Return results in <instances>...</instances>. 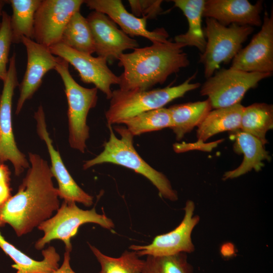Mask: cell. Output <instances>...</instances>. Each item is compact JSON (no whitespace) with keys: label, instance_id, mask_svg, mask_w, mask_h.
I'll use <instances>...</instances> for the list:
<instances>
[{"label":"cell","instance_id":"cell-1","mask_svg":"<svg viewBox=\"0 0 273 273\" xmlns=\"http://www.w3.org/2000/svg\"><path fill=\"white\" fill-rule=\"evenodd\" d=\"M28 157L30 167L18 192L0 207L2 226L10 225L18 237L31 232L60 206L48 162L36 154L29 152Z\"/></svg>","mask_w":273,"mask_h":273},{"label":"cell","instance_id":"cell-2","mask_svg":"<svg viewBox=\"0 0 273 273\" xmlns=\"http://www.w3.org/2000/svg\"><path fill=\"white\" fill-rule=\"evenodd\" d=\"M185 47L168 40L122 54L118 60L119 66L123 68L118 76L119 88L146 90L163 84L169 76L190 64L188 55L183 50Z\"/></svg>","mask_w":273,"mask_h":273},{"label":"cell","instance_id":"cell-3","mask_svg":"<svg viewBox=\"0 0 273 273\" xmlns=\"http://www.w3.org/2000/svg\"><path fill=\"white\" fill-rule=\"evenodd\" d=\"M110 136L104 144L103 151L92 159L85 161L83 169L104 163H111L130 169L148 179L157 189L160 196L171 201L178 199L177 192L173 189L170 181L160 172L148 164L138 153L133 146V135L127 128L114 127L119 134L117 138L111 125H108Z\"/></svg>","mask_w":273,"mask_h":273},{"label":"cell","instance_id":"cell-4","mask_svg":"<svg viewBox=\"0 0 273 273\" xmlns=\"http://www.w3.org/2000/svg\"><path fill=\"white\" fill-rule=\"evenodd\" d=\"M197 73L182 83L164 88L146 90H125L120 88L112 91L110 106L105 113L108 125L120 124L123 121L141 113L163 108L172 101L201 86L192 83Z\"/></svg>","mask_w":273,"mask_h":273},{"label":"cell","instance_id":"cell-5","mask_svg":"<svg viewBox=\"0 0 273 273\" xmlns=\"http://www.w3.org/2000/svg\"><path fill=\"white\" fill-rule=\"evenodd\" d=\"M55 70L60 76L65 87L68 103L70 146L84 153L86 141L89 138L87 117L89 110L97 105L98 89L96 87L86 88L79 84L70 73L69 63L60 57H57Z\"/></svg>","mask_w":273,"mask_h":273},{"label":"cell","instance_id":"cell-6","mask_svg":"<svg viewBox=\"0 0 273 273\" xmlns=\"http://www.w3.org/2000/svg\"><path fill=\"white\" fill-rule=\"evenodd\" d=\"M253 31L251 26H225L213 18H206L204 32L206 44L199 62L204 66L206 79L213 75L222 63L228 64L233 60Z\"/></svg>","mask_w":273,"mask_h":273},{"label":"cell","instance_id":"cell-7","mask_svg":"<svg viewBox=\"0 0 273 273\" xmlns=\"http://www.w3.org/2000/svg\"><path fill=\"white\" fill-rule=\"evenodd\" d=\"M86 223H96L108 230H112L115 226L111 219L105 213H97L95 207L83 210L75 202L64 201L56 214L37 227L44 235L36 241L35 248L41 250L51 241L58 239L64 243L66 250L71 252V238L76 234L80 226Z\"/></svg>","mask_w":273,"mask_h":273},{"label":"cell","instance_id":"cell-8","mask_svg":"<svg viewBox=\"0 0 273 273\" xmlns=\"http://www.w3.org/2000/svg\"><path fill=\"white\" fill-rule=\"evenodd\" d=\"M272 73L249 72L230 67L222 68L206 79L200 95L207 96L212 108L228 107L239 104L247 92Z\"/></svg>","mask_w":273,"mask_h":273},{"label":"cell","instance_id":"cell-9","mask_svg":"<svg viewBox=\"0 0 273 273\" xmlns=\"http://www.w3.org/2000/svg\"><path fill=\"white\" fill-rule=\"evenodd\" d=\"M3 84L0 96V161H10L16 175H19L29 167V163L18 148L12 129V99L15 88L19 85L15 52L10 58L7 76Z\"/></svg>","mask_w":273,"mask_h":273},{"label":"cell","instance_id":"cell-10","mask_svg":"<svg viewBox=\"0 0 273 273\" xmlns=\"http://www.w3.org/2000/svg\"><path fill=\"white\" fill-rule=\"evenodd\" d=\"M83 3V0H41L35 14L33 40L48 48L60 42L71 17Z\"/></svg>","mask_w":273,"mask_h":273},{"label":"cell","instance_id":"cell-11","mask_svg":"<svg viewBox=\"0 0 273 273\" xmlns=\"http://www.w3.org/2000/svg\"><path fill=\"white\" fill-rule=\"evenodd\" d=\"M195 204L188 200L184 207L185 214L180 224L171 231L156 236L147 245H131L129 249L134 251L139 256H161L180 253H191L195 250L191 235L200 217L194 215Z\"/></svg>","mask_w":273,"mask_h":273},{"label":"cell","instance_id":"cell-12","mask_svg":"<svg viewBox=\"0 0 273 273\" xmlns=\"http://www.w3.org/2000/svg\"><path fill=\"white\" fill-rule=\"evenodd\" d=\"M50 52L70 64L79 73L81 80L92 83L110 100L113 84H118L119 77L110 69L107 61L102 57L78 52L61 42L50 47Z\"/></svg>","mask_w":273,"mask_h":273},{"label":"cell","instance_id":"cell-13","mask_svg":"<svg viewBox=\"0 0 273 273\" xmlns=\"http://www.w3.org/2000/svg\"><path fill=\"white\" fill-rule=\"evenodd\" d=\"M260 31L242 49L231 67L249 72L272 73L273 71V13L265 12Z\"/></svg>","mask_w":273,"mask_h":273},{"label":"cell","instance_id":"cell-14","mask_svg":"<svg viewBox=\"0 0 273 273\" xmlns=\"http://www.w3.org/2000/svg\"><path fill=\"white\" fill-rule=\"evenodd\" d=\"M86 20L92 34L95 52L107 61L118 60L126 50L139 48L138 41L119 29L106 15L93 11Z\"/></svg>","mask_w":273,"mask_h":273},{"label":"cell","instance_id":"cell-15","mask_svg":"<svg viewBox=\"0 0 273 273\" xmlns=\"http://www.w3.org/2000/svg\"><path fill=\"white\" fill-rule=\"evenodd\" d=\"M21 42L25 47L27 61L24 77L19 85L20 95L15 111L16 114L20 112L25 103L39 88L45 74L55 69L57 60V57L50 52L49 48L32 39L23 36Z\"/></svg>","mask_w":273,"mask_h":273},{"label":"cell","instance_id":"cell-16","mask_svg":"<svg viewBox=\"0 0 273 273\" xmlns=\"http://www.w3.org/2000/svg\"><path fill=\"white\" fill-rule=\"evenodd\" d=\"M37 132L47 147L50 155L51 170L58 185L59 198L67 202H78L89 207L93 204V197L84 191L75 181L65 167L59 152L54 147L48 133L45 115L42 106L34 113Z\"/></svg>","mask_w":273,"mask_h":273},{"label":"cell","instance_id":"cell-17","mask_svg":"<svg viewBox=\"0 0 273 273\" xmlns=\"http://www.w3.org/2000/svg\"><path fill=\"white\" fill-rule=\"evenodd\" d=\"M87 7L108 16L117 24L124 33L131 36H140L146 38L152 43L165 42L169 34L164 28L152 31L146 28L147 19L138 18L127 11L120 0L84 1Z\"/></svg>","mask_w":273,"mask_h":273},{"label":"cell","instance_id":"cell-18","mask_svg":"<svg viewBox=\"0 0 273 273\" xmlns=\"http://www.w3.org/2000/svg\"><path fill=\"white\" fill-rule=\"evenodd\" d=\"M262 9V1L252 4L248 0H206L203 16L213 18L225 26L236 24L261 26Z\"/></svg>","mask_w":273,"mask_h":273},{"label":"cell","instance_id":"cell-19","mask_svg":"<svg viewBox=\"0 0 273 273\" xmlns=\"http://www.w3.org/2000/svg\"><path fill=\"white\" fill-rule=\"evenodd\" d=\"M233 132L235 140L234 150L238 154H243L244 158L238 167L224 173V180L239 177L252 169L258 171L264 166V160H270L264 145L258 139L240 129Z\"/></svg>","mask_w":273,"mask_h":273},{"label":"cell","instance_id":"cell-20","mask_svg":"<svg viewBox=\"0 0 273 273\" xmlns=\"http://www.w3.org/2000/svg\"><path fill=\"white\" fill-rule=\"evenodd\" d=\"M0 248L15 262L16 273H52L59 267L60 257L53 246L42 250V260H35L7 241L0 232Z\"/></svg>","mask_w":273,"mask_h":273},{"label":"cell","instance_id":"cell-21","mask_svg":"<svg viewBox=\"0 0 273 273\" xmlns=\"http://www.w3.org/2000/svg\"><path fill=\"white\" fill-rule=\"evenodd\" d=\"M244 107L239 103L210 111L197 126V143H203L221 132L239 130Z\"/></svg>","mask_w":273,"mask_h":273},{"label":"cell","instance_id":"cell-22","mask_svg":"<svg viewBox=\"0 0 273 273\" xmlns=\"http://www.w3.org/2000/svg\"><path fill=\"white\" fill-rule=\"evenodd\" d=\"M174 6L180 9L187 19L188 31L176 35L174 41L196 47L200 54L205 50L206 40L202 26L205 0H173Z\"/></svg>","mask_w":273,"mask_h":273},{"label":"cell","instance_id":"cell-23","mask_svg":"<svg viewBox=\"0 0 273 273\" xmlns=\"http://www.w3.org/2000/svg\"><path fill=\"white\" fill-rule=\"evenodd\" d=\"M212 106L207 99L203 101L189 102L174 105L168 108L173 130L177 141L198 126L208 113Z\"/></svg>","mask_w":273,"mask_h":273},{"label":"cell","instance_id":"cell-24","mask_svg":"<svg viewBox=\"0 0 273 273\" xmlns=\"http://www.w3.org/2000/svg\"><path fill=\"white\" fill-rule=\"evenodd\" d=\"M273 127L272 105L256 103L243 110L240 130L258 139L264 145L267 132Z\"/></svg>","mask_w":273,"mask_h":273},{"label":"cell","instance_id":"cell-25","mask_svg":"<svg viewBox=\"0 0 273 273\" xmlns=\"http://www.w3.org/2000/svg\"><path fill=\"white\" fill-rule=\"evenodd\" d=\"M41 0H9L12 9L11 27L13 43L21 42L25 36L33 40L35 12Z\"/></svg>","mask_w":273,"mask_h":273},{"label":"cell","instance_id":"cell-26","mask_svg":"<svg viewBox=\"0 0 273 273\" xmlns=\"http://www.w3.org/2000/svg\"><path fill=\"white\" fill-rule=\"evenodd\" d=\"M78 52L92 55L95 52L90 27L80 11L75 13L66 25L61 41Z\"/></svg>","mask_w":273,"mask_h":273},{"label":"cell","instance_id":"cell-27","mask_svg":"<svg viewBox=\"0 0 273 273\" xmlns=\"http://www.w3.org/2000/svg\"><path fill=\"white\" fill-rule=\"evenodd\" d=\"M88 245L101 265L99 273H142L145 260L140 258L135 251L125 250L115 258L104 254L90 244Z\"/></svg>","mask_w":273,"mask_h":273},{"label":"cell","instance_id":"cell-28","mask_svg":"<svg viewBox=\"0 0 273 273\" xmlns=\"http://www.w3.org/2000/svg\"><path fill=\"white\" fill-rule=\"evenodd\" d=\"M121 124H125L133 136L165 128H171L172 126L168 108L164 107L141 113L123 121Z\"/></svg>","mask_w":273,"mask_h":273},{"label":"cell","instance_id":"cell-29","mask_svg":"<svg viewBox=\"0 0 273 273\" xmlns=\"http://www.w3.org/2000/svg\"><path fill=\"white\" fill-rule=\"evenodd\" d=\"M142 273H194L185 253L161 256H147Z\"/></svg>","mask_w":273,"mask_h":273},{"label":"cell","instance_id":"cell-30","mask_svg":"<svg viewBox=\"0 0 273 273\" xmlns=\"http://www.w3.org/2000/svg\"><path fill=\"white\" fill-rule=\"evenodd\" d=\"M12 43L11 16L4 11L0 28V80L3 82L7 76V64L9 63V56Z\"/></svg>","mask_w":273,"mask_h":273},{"label":"cell","instance_id":"cell-31","mask_svg":"<svg viewBox=\"0 0 273 273\" xmlns=\"http://www.w3.org/2000/svg\"><path fill=\"white\" fill-rule=\"evenodd\" d=\"M163 1L129 0L128 3L135 16H142L148 19H154L163 11L161 4Z\"/></svg>","mask_w":273,"mask_h":273},{"label":"cell","instance_id":"cell-32","mask_svg":"<svg viewBox=\"0 0 273 273\" xmlns=\"http://www.w3.org/2000/svg\"><path fill=\"white\" fill-rule=\"evenodd\" d=\"M11 197L10 172L7 165L0 161V207Z\"/></svg>","mask_w":273,"mask_h":273},{"label":"cell","instance_id":"cell-33","mask_svg":"<svg viewBox=\"0 0 273 273\" xmlns=\"http://www.w3.org/2000/svg\"><path fill=\"white\" fill-rule=\"evenodd\" d=\"M70 251L66 250L62 265L52 273H76L71 268L70 264Z\"/></svg>","mask_w":273,"mask_h":273},{"label":"cell","instance_id":"cell-34","mask_svg":"<svg viewBox=\"0 0 273 273\" xmlns=\"http://www.w3.org/2000/svg\"><path fill=\"white\" fill-rule=\"evenodd\" d=\"M8 3L7 0H0V28L2 24V18L3 15V12L4 11L3 8L6 4Z\"/></svg>","mask_w":273,"mask_h":273}]
</instances>
